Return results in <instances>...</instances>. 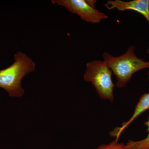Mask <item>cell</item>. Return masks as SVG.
Listing matches in <instances>:
<instances>
[{
	"label": "cell",
	"instance_id": "6da1fadb",
	"mask_svg": "<svg viewBox=\"0 0 149 149\" xmlns=\"http://www.w3.org/2000/svg\"><path fill=\"white\" fill-rule=\"evenodd\" d=\"M14 62L10 66L0 70V88L8 93L11 97H21L24 91L21 85L23 77L35 70L36 64L24 53L18 52L15 54Z\"/></svg>",
	"mask_w": 149,
	"mask_h": 149
},
{
	"label": "cell",
	"instance_id": "7a4b0ae2",
	"mask_svg": "<svg viewBox=\"0 0 149 149\" xmlns=\"http://www.w3.org/2000/svg\"><path fill=\"white\" fill-rule=\"evenodd\" d=\"M135 49L134 46H130L125 53L117 57L107 52L103 54L104 61L116 77V85L118 88L125 87L134 73L149 68V61L137 57Z\"/></svg>",
	"mask_w": 149,
	"mask_h": 149
},
{
	"label": "cell",
	"instance_id": "3957f363",
	"mask_svg": "<svg viewBox=\"0 0 149 149\" xmlns=\"http://www.w3.org/2000/svg\"><path fill=\"white\" fill-rule=\"evenodd\" d=\"M84 80L91 82L100 97L113 102V89L115 85L112 80L111 70L104 61L89 62L86 64Z\"/></svg>",
	"mask_w": 149,
	"mask_h": 149
},
{
	"label": "cell",
	"instance_id": "277c9868",
	"mask_svg": "<svg viewBox=\"0 0 149 149\" xmlns=\"http://www.w3.org/2000/svg\"><path fill=\"white\" fill-rule=\"evenodd\" d=\"M52 2L64 7L70 12L77 15L83 21L89 23H100L103 19L108 18L105 14L90 5L87 0H53Z\"/></svg>",
	"mask_w": 149,
	"mask_h": 149
},
{
	"label": "cell",
	"instance_id": "5b68a950",
	"mask_svg": "<svg viewBox=\"0 0 149 149\" xmlns=\"http://www.w3.org/2000/svg\"><path fill=\"white\" fill-rule=\"evenodd\" d=\"M104 6L109 10L116 9L120 11H135L144 16L149 23V0H133L129 1L109 0L107 1Z\"/></svg>",
	"mask_w": 149,
	"mask_h": 149
},
{
	"label": "cell",
	"instance_id": "8992f818",
	"mask_svg": "<svg viewBox=\"0 0 149 149\" xmlns=\"http://www.w3.org/2000/svg\"><path fill=\"white\" fill-rule=\"evenodd\" d=\"M149 109V93H145L141 96L139 102L136 104L134 112L130 119L123 123L121 126L115 128L111 131L110 135L111 137H115L116 141H118L119 137L123 131L134 121L138 116L144 112Z\"/></svg>",
	"mask_w": 149,
	"mask_h": 149
},
{
	"label": "cell",
	"instance_id": "52a82bcc",
	"mask_svg": "<svg viewBox=\"0 0 149 149\" xmlns=\"http://www.w3.org/2000/svg\"><path fill=\"white\" fill-rule=\"evenodd\" d=\"M148 128V134L146 138L139 141H129L126 143L131 149H149V116L148 120L145 122Z\"/></svg>",
	"mask_w": 149,
	"mask_h": 149
},
{
	"label": "cell",
	"instance_id": "ba28073f",
	"mask_svg": "<svg viewBox=\"0 0 149 149\" xmlns=\"http://www.w3.org/2000/svg\"><path fill=\"white\" fill-rule=\"evenodd\" d=\"M95 149H131L127 144L113 141L108 144H103Z\"/></svg>",
	"mask_w": 149,
	"mask_h": 149
},
{
	"label": "cell",
	"instance_id": "9c48e42d",
	"mask_svg": "<svg viewBox=\"0 0 149 149\" xmlns=\"http://www.w3.org/2000/svg\"><path fill=\"white\" fill-rule=\"evenodd\" d=\"M147 52H148V54L149 55V47L148 48V49H147ZM148 79L149 80V71L148 72Z\"/></svg>",
	"mask_w": 149,
	"mask_h": 149
}]
</instances>
